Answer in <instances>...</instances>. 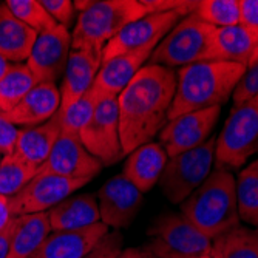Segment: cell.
Returning <instances> with one entry per match:
<instances>
[{"mask_svg":"<svg viewBox=\"0 0 258 258\" xmlns=\"http://www.w3.org/2000/svg\"><path fill=\"white\" fill-rule=\"evenodd\" d=\"M4 5L14 17L34 30L37 34L57 27V23L46 13L40 0H7Z\"/></svg>","mask_w":258,"mask_h":258,"instance_id":"1f68e13d","label":"cell"},{"mask_svg":"<svg viewBox=\"0 0 258 258\" xmlns=\"http://www.w3.org/2000/svg\"><path fill=\"white\" fill-rule=\"evenodd\" d=\"M256 232H258V226H256Z\"/></svg>","mask_w":258,"mask_h":258,"instance_id":"ee69618b","label":"cell"},{"mask_svg":"<svg viewBox=\"0 0 258 258\" xmlns=\"http://www.w3.org/2000/svg\"><path fill=\"white\" fill-rule=\"evenodd\" d=\"M37 173L39 169L23 162L13 153L2 156V162H0V195L8 198L16 197Z\"/></svg>","mask_w":258,"mask_h":258,"instance_id":"f546056e","label":"cell"},{"mask_svg":"<svg viewBox=\"0 0 258 258\" xmlns=\"http://www.w3.org/2000/svg\"><path fill=\"white\" fill-rule=\"evenodd\" d=\"M110 229L104 223L78 229L50 232L31 258H81L93 249Z\"/></svg>","mask_w":258,"mask_h":258,"instance_id":"d6986e66","label":"cell"},{"mask_svg":"<svg viewBox=\"0 0 258 258\" xmlns=\"http://www.w3.org/2000/svg\"><path fill=\"white\" fill-rule=\"evenodd\" d=\"M149 235L152 237V247L182 255L210 253L212 244V240L207 238L182 214L159 217L149 229Z\"/></svg>","mask_w":258,"mask_h":258,"instance_id":"4fadbf2b","label":"cell"},{"mask_svg":"<svg viewBox=\"0 0 258 258\" xmlns=\"http://www.w3.org/2000/svg\"><path fill=\"white\" fill-rule=\"evenodd\" d=\"M40 4L57 25L68 28L73 23L76 8L72 0H40Z\"/></svg>","mask_w":258,"mask_h":258,"instance_id":"e575fe53","label":"cell"},{"mask_svg":"<svg viewBox=\"0 0 258 258\" xmlns=\"http://www.w3.org/2000/svg\"><path fill=\"white\" fill-rule=\"evenodd\" d=\"M79 139L102 166H113L125 156L121 144L118 96L101 98L91 119L79 133Z\"/></svg>","mask_w":258,"mask_h":258,"instance_id":"ba28073f","label":"cell"},{"mask_svg":"<svg viewBox=\"0 0 258 258\" xmlns=\"http://www.w3.org/2000/svg\"><path fill=\"white\" fill-rule=\"evenodd\" d=\"M73 4L81 13L72 33V50L102 51L128 23L152 14L141 0H76Z\"/></svg>","mask_w":258,"mask_h":258,"instance_id":"277c9868","label":"cell"},{"mask_svg":"<svg viewBox=\"0 0 258 258\" xmlns=\"http://www.w3.org/2000/svg\"><path fill=\"white\" fill-rule=\"evenodd\" d=\"M246 67L221 60H203L176 73V90L167 121L184 113L224 105L237 88Z\"/></svg>","mask_w":258,"mask_h":258,"instance_id":"7a4b0ae2","label":"cell"},{"mask_svg":"<svg viewBox=\"0 0 258 258\" xmlns=\"http://www.w3.org/2000/svg\"><path fill=\"white\" fill-rule=\"evenodd\" d=\"M46 214L51 232L78 230L101 223L98 200L90 194L68 197Z\"/></svg>","mask_w":258,"mask_h":258,"instance_id":"603a6c76","label":"cell"},{"mask_svg":"<svg viewBox=\"0 0 258 258\" xmlns=\"http://www.w3.org/2000/svg\"><path fill=\"white\" fill-rule=\"evenodd\" d=\"M207 60L232 62L247 68L258 60V34L241 27L240 23L215 28Z\"/></svg>","mask_w":258,"mask_h":258,"instance_id":"ac0fdd59","label":"cell"},{"mask_svg":"<svg viewBox=\"0 0 258 258\" xmlns=\"http://www.w3.org/2000/svg\"><path fill=\"white\" fill-rule=\"evenodd\" d=\"M102 65V51L72 50L60 85L59 113L67 111L93 87Z\"/></svg>","mask_w":258,"mask_h":258,"instance_id":"2e32d148","label":"cell"},{"mask_svg":"<svg viewBox=\"0 0 258 258\" xmlns=\"http://www.w3.org/2000/svg\"><path fill=\"white\" fill-rule=\"evenodd\" d=\"M48 214H30L17 217L8 258H31L50 235Z\"/></svg>","mask_w":258,"mask_h":258,"instance_id":"d4e9b609","label":"cell"},{"mask_svg":"<svg viewBox=\"0 0 258 258\" xmlns=\"http://www.w3.org/2000/svg\"><path fill=\"white\" fill-rule=\"evenodd\" d=\"M240 221L247 226H258V159L240 170L235 178Z\"/></svg>","mask_w":258,"mask_h":258,"instance_id":"83f0119b","label":"cell"},{"mask_svg":"<svg viewBox=\"0 0 258 258\" xmlns=\"http://www.w3.org/2000/svg\"><path fill=\"white\" fill-rule=\"evenodd\" d=\"M0 162H2V155H0Z\"/></svg>","mask_w":258,"mask_h":258,"instance_id":"7bdbcfd3","label":"cell"},{"mask_svg":"<svg viewBox=\"0 0 258 258\" xmlns=\"http://www.w3.org/2000/svg\"><path fill=\"white\" fill-rule=\"evenodd\" d=\"M37 79L27 63H10L5 76L0 79V110L14 108L37 85Z\"/></svg>","mask_w":258,"mask_h":258,"instance_id":"4316f807","label":"cell"},{"mask_svg":"<svg viewBox=\"0 0 258 258\" xmlns=\"http://www.w3.org/2000/svg\"><path fill=\"white\" fill-rule=\"evenodd\" d=\"M220 114L221 107H212L176 116L159 132V144L169 158L192 150L210 138Z\"/></svg>","mask_w":258,"mask_h":258,"instance_id":"8fae6325","label":"cell"},{"mask_svg":"<svg viewBox=\"0 0 258 258\" xmlns=\"http://www.w3.org/2000/svg\"><path fill=\"white\" fill-rule=\"evenodd\" d=\"M255 96H258V60H255L252 65L246 68L237 88L233 90L232 93L233 107L241 105Z\"/></svg>","mask_w":258,"mask_h":258,"instance_id":"d6a6232c","label":"cell"},{"mask_svg":"<svg viewBox=\"0 0 258 258\" xmlns=\"http://www.w3.org/2000/svg\"><path fill=\"white\" fill-rule=\"evenodd\" d=\"M16 221H17V218L7 229H4L2 232H0V258H8L13 233H14V227H16Z\"/></svg>","mask_w":258,"mask_h":258,"instance_id":"f35d334b","label":"cell"},{"mask_svg":"<svg viewBox=\"0 0 258 258\" xmlns=\"http://www.w3.org/2000/svg\"><path fill=\"white\" fill-rule=\"evenodd\" d=\"M84 185L85 182L82 181L39 172L16 197L10 198L11 210L14 217L48 212Z\"/></svg>","mask_w":258,"mask_h":258,"instance_id":"30bf717a","label":"cell"},{"mask_svg":"<svg viewBox=\"0 0 258 258\" xmlns=\"http://www.w3.org/2000/svg\"><path fill=\"white\" fill-rule=\"evenodd\" d=\"M60 91L56 84L40 82L14 108L4 113L7 119L14 125L36 127L50 121L59 111Z\"/></svg>","mask_w":258,"mask_h":258,"instance_id":"e0dca14e","label":"cell"},{"mask_svg":"<svg viewBox=\"0 0 258 258\" xmlns=\"http://www.w3.org/2000/svg\"><path fill=\"white\" fill-rule=\"evenodd\" d=\"M167 158L166 150L159 143L143 144L128 153L121 175L144 195L158 184Z\"/></svg>","mask_w":258,"mask_h":258,"instance_id":"44dd1931","label":"cell"},{"mask_svg":"<svg viewBox=\"0 0 258 258\" xmlns=\"http://www.w3.org/2000/svg\"><path fill=\"white\" fill-rule=\"evenodd\" d=\"M104 95L105 93H102L95 84H93V87L85 93V95L79 101H76L67 111H63V113L57 111L59 118H60L62 133L79 138V133L87 125V122L91 119L93 113H95V110Z\"/></svg>","mask_w":258,"mask_h":258,"instance_id":"f1b7e54d","label":"cell"},{"mask_svg":"<svg viewBox=\"0 0 258 258\" xmlns=\"http://www.w3.org/2000/svg\"><path fill=\"white\" fill-rule=\"evenodd\" d=\"M150 250L156 255V258H212L210 253H203V255H182V253H173L169 250H164L159 247H152L149 246Z\"/></svg>","mask_w":258,"mask_h":258,"instance_id":"60d3db41","label":"cell"},{"mask_svg":"<svg viewBox=\"0 0 258 258\" xmlns=\"http://www.w3.org/2000/svg\"><path fill=\"white\" fill-rule=\"evenodd\" d=\"M17 217H14L11 210V203L8 197L0 195V232L7 229Z\"/></svg>","mask_w":258,"mask_h":258,"instance_id":"74e56055","label":"cell"},{"mask_svg":"<svg viewBox=\"0 0 258 258\" xmlns=\"http://www.w3.org/2000/svg\"><path fill=\"white\" fill-rule=\"evenodd\" d=\"M70 53H72V33L68 28L57 25L37 36L25 63L39 84H56V81L63 76Z\"/></svg>","mask_w":258,"mask_h":258,"instance_id":"7c38bea8","label":"cell"},{"mask_svg":"<svg viewBox=\"0 0 258 258\" xmlns=\"http://www.w3.org/2000/svg\"><path fill=\"white\" fill-rule=\"evenodd\" d=\"M256 153H258V149H256Z\"/></svg>","mask_w":258,"mask_h":258,"instance_id":"f6af8a7d","label":"cell"},{"mask_svg":"<svg viewBox=\"0 0 258 258\" xmlns=\"http://www.w3.org/2000/svg\"><path fill=\"white\" fill-rule=\"evenodd\" d=\"M116 258H156V255L150 250V247H127L121 250Z\"/></svg>","mask_w":258,"mask_h":258,"instance_id":"ab89813d","label":"cell"},{"mask_svg":"<svg viewBox=\"0 0 258 258\" xmlns=\"http://www.w3.org/2000/svg\"><path fill=\"white\" fill-rule=\"evenodd\" d=\"M10 67V62L4 57V56H0V79H2L7 73V70Z\"/></svg>","mask_w":258,"mask_h":258,"instance_id":"b9f144b4","label":"cell"},{"mask_svg":"<svg viewBox=\"0 0 258 258\" xmlns=\"http://www.w3.org/2000/svg\"><path fill=\"white\" fill-rule=\"evenodd\" d=\"M215 141L210 136L201 146L167 159L159 187L170 203L181 204L209 178L215 164Z\"/></svg>","mask_w":258,"mask_h":258,"instance_id":"52a82bcc","label":"cell"},{"mask_svg":"<svg viewBox=\"0 0 258 258\" xmlns=\"http://www.w3.org/2000/svg\"><path fill=\"white\" fill-rule=\"evenodd\" d=\"M212 258H258V232L256 229L238 224L210 244Z\"/></svg>","mask_w":258,"mask_h":258,"instance_id":"484cf974","label":"cell"},{"mask_svg":"<svg viewBox=\"0 0 258 258\" xmlns=\"http://www.w3.org/2000/svg\"><path fill=\"white\" fill-rule=\"evenodd\" d=\"M122 250V235L118 230L107 232L105 235L81 258H116Z\"/></svg>","mask_w":258,"mask_h":258,"instance_id":"836d02e7","label":"cell"},{"mask_svg":"<svg viewBox=\"0 0 258 258\" xmlns=\"http://www.w3.org/2000/svg\"><path fill=\"white\" fill-rule=\"evenodd\" d=\"M37 36L34 30L14 17L4 4L0 5V56L14 63L27 62Z\"/></svg>","mask_w":258,"mask_h":258,"instance_id":"cb8c5ba5","label":"cell"},{"mask_svg":"<svg viewBox=\"0 0 258 258\" xmlns=\"http://www.w3.org/2000/svg\"><path fill=\"white\" fill-rule=\"evenodd\" d=\"M194 14L214 28L240 23V0H198Z\"/></svg>","mask_w":258,"mask_h":258,"instance_id":"4dcf8cb0","label":"cell"},{"mask_svg":"<svg viewBox=\"0 0 258 258\" xmlns=\"http://www.w3.org/2000/svg\"><path fill=\"white\" fill-rule=\"evenodd\" d=\"M141 206H143V194L122 175H116L108 179L99 190V217L101 223L108 229L128 227L136 218Z\"/></svg>","mask_w":258,"mask_h":258,"instance_id":"9a60e30c","label":"cell"},{"mask_svg":"<svg viewBox=\"0 0 258 258\" xmlns=\"http://www.w3.org/2000/svg\"><path fill=\"white\" fill-rule=\"evenodd\" d=\"M258 149V96L233 107L215 141L218 170H240Z\"/></svg>","mask_w":258,"mask_h":258,"instance_id":"5b68a950","label":"cell"},{"mask_svg":"<svg viewBox=\"0 0 258 258\" xmlns=\"http://www.w3.org/2000/svg\"><path fill=\"white\" fill-rule=\"evenodd\" d=\"M214 33L215 28L200 20L194 13L185 16L161 39L149 63L175 70L207 60Z\"/></svg>","mask_w":258,"mask_h":258,"instance_id":"8992f818","label":"cell"},{"mask_svg":"<svg viewBox=\"0 0 258 258\" xmlns=\"http://www.w3.org/2000/svg\"><path fill=\"white\" fill-rule=\"evenodd\" d=\"M175 90V70L147 63L119 93V132L125 155L152 143L166 127Z\"/></svg>","mask_w":258,"mask_h":258,"instance_id":"6da1fadb","label":"cell"},{"mask_svg":"<svg viewBox=\"0 0 258 258\" xmlns=\"http://www.w3.org/2000/svg\"><path fill=\"white\" fill-rule=\"evenodd\" d=\"M189 14H192V11L189 10L153 13V14L144 16L128 23L118 36L113 37L104 46L102 62H107L116 56L139 50L150 43H159L161 39L166 36L182 17Z\"/></svg>","mask_w":258,"mask_h":258,"instance_id":"9c48e42d","label":"cell"},{"mask_svg":"<svg viewBox=\"0 0 258 258\" xmlns=\"http://www.w3.org/2000/svg\"><path fill=\"white\" fill-rule=\"evenodd\" d=\"M179 206L181 214L210 240L240 224L235 176L227 170L214 169Z\"/></svg>","mask_w":258,"mask_h":258,"instance_id":"3957f363","label":"cell"},{"mask_svg":"<svg viewBox=\"0 0 258 258\" xmlns=\"http://www.w3.org/2000/svg\"><path fill=\"white\" fill-rule=\"evenodd\" d=\"M62 135L60 118L56 113L50 121L36 127L20 128L19 139L13 155H16L23 162L40 169L43 162L48 159L56 141Z\"/></svg>","mask_w":258,"mask_h":258,"instance_id":"7402d4cb","label":"cell"},{"mask_svg":"<svg viewBox=\"0 0 258 258\" xmlns=\"http://www.w3.org/2000/svg\"><path fill=\"white\" fill-rule=\"evenodd\" d=\"M156 45L158 43H150L139 50L116 56L107 62H102L99 73L95 79V85L102 93H105V95L118 96L128 85V82L136 76L139 70L149 63Z\"/></svg>","mask_w":258,"mask_h":258,"instance_id":"ffe728a7","label":"cell"},{"mask_svg":"<svg viewBox=\"0 0 258 258\" xmlns=\"http://www.w3.org/2000/svg\"><path fill=\"white\" fill-rule=\"evenodd\" d=\"M0 113H2V110H0Z\"/></svg>","mask_w":258,"mask_h":258,"instance_id":"bcb514c9","label":"cell"},{"mask_svg":"<svg viewBox=\"0 0 258 258\" xmlns=\"http://www.w3.org/2000/svg\"><path fill=\"white\" fill-rule=\"evenodd\" d=\"M240 25L258 34V0H240Z\"/></svg>","mask_w":258,"mask_h":258,"instance_id":"8d00e7d4","label":"cell"},{"mask_svg":"<svg viewBox=\"0 0 258 258\" xmlns=\"http://www.w3.org/2000/svg\"><path fill=\"white\" fill-rule=\"evenodd\" d=\"M102 170L99 159L93 156L76 136L62 133L39 172L53 173L73 181L90 182Z\"/></svg>","mask_w":258,"mask_h":258,"instance_id":"5bb4252c","label":"cell"},{"mask_svg":"<svg viewBox=\"0 0 258 258\" xmlns=\"http://www.w3.org/2000/svg\"><path fill=\"white\" fill-rule=\"evenodd\" d=\"M20 128L10 122L4 113H0V155H11L16 149Z\"/></svg>","mask_w":258,"mask_h":258,"instance_id":"d590c367","label":"cell"}]
</instances>
